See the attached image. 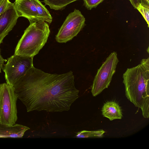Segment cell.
Wrapping results in <instances>:
<instances>
[{"label": "cell", "instance_id": "cell-1", "mask_svg": "<svg viewBox=\"0 0 149 149\" xmlns=\"http://www.w3.org/2000/svg\"><path fill=\"white\" fill-rule=\"evenodd\" d=\"M70 71L61 74L45 72L32 65L13 85L27 112H62L70 110L79 97Z\"/></svg>", "mask_w": 149, "mask_h": 149}, {"label": "cell", "instance_id": "cell-2", "mask_svg": "<svg viewBox=\"0 0 149 149\" xmlns=\"http://www.w3.org/2000/svg\"><path fill=\"white\" fill-rule=\"evenodd\" d=\"M125 95L140 108L143 117H149V58H143L137 65L127 68L123 75Z\"/></svg>", "mask_w": 149, "mask_h": 149}, {"label": "cell", "instance_id": "cell-3", "mask_svg": "<svg viewBox=\"0 0 149 149\" xmlns=\"http://www.w3.org/2000/svg\"><path fill=\"white\" fill-rule=\"evenodd\" d=\"M50 33L47 22L40 20L30 23L18 42L14 54L33 58L46 43Z\"/></svg>", "mask_w": 149, "mask_h": 149}, {"label": "cell", "instance_id": "cell-4", "mask_svg": "<svg viewBox=\"0 0 149 149\" xmlns=\"http://www.w3.org/2000/svg\"><path fill=\"white\" fill-rule=\"evenodd\" d=\"M18 99L13 86L7 83L0 84V123L8 125L16 124L17 119Z\"/></svg>", "mask_w": 149, "mask_h": 149}, {"label": "cell", "instance_id": "cell-5", "mask_svg": "<svg viewBox=\"0 0 149 149\" xmlns=\"http://www.w3.org/2000/svg\"><path fill=\"white\" fill-rule=\"evenodd\" d=\"M119 61L116 52H113L98 70L91 86L93 96H96L110 85Z\"/></svg>", "mask_w": 149, "mask_h": 149}, {"label": "cell", "instance_id": "cell-6", "mask_svg": "<svg viewBox=\"0 0 149 149\" xmlns=\"http://www.w3.org/2000/svg\"><path fill=\"white\" fill-rule=\"evenodd\" d=\"M33 57L14 54L3 68L6 83L12 86L33 65Z\"/></svg>", "mask_w": 149, "mask_h": 149}, {"label": "cell", "instance_id": "cell-7", "mask_svg": "<svg viewBox=\"0 0 149 149\" xmlns=\"http://www.w3.org/2000/svg\"><path fill=\"white\" fill-rule=\"evenodd\" d=\"M85 19L81 12L75 9L70 13L56 36L59 43H66L76 36L85 25Z\"/></svg>", "mask_w": 149, "mask_h": 149}, {"label": "cell", "instance_id": "cell-8", "mask_svg": "<svg viewBox=\"0 0 149 149\" xmlns=\"http://www.w3.org/2000/svg\"><path fill=\"white\" fill-rule=\"evenodd\" d=\"M19 17L14 4L0 14V45L16 25Z\"/></svg>", "mask_w": 149, "mask_h": 149}, {"label": "cell", "instance_id": "cell-9", "mask_svg": "<svg viewBox=\"0 0 149 149\" xmlns=\"http://www.w3.org/2000/svg\"><path fill=\"white\" fill-rule=\"evenodd\" d=\"M13 4L19 17L27 18L30 23L41 20L32 0H15Z\"/></svg>", "mask_w": 149, "mask_h": 149}, {"label": "cell", "instance_id": "cell-10", "mask_svg": "<svg viewBox=\"0 0 149 149\" xmlns=\"http://www.w3.org/2000/svg\"><path fill=\"white\" fill-rule=\"evenodd\" d=\"M29 129V127L19 124L8 125L0 123V138H21Z\"/></svg>", "mask_w": 149, "mask_h": 149}, {"label": "cell", "instance_id": "cell-11", "mask_svg": "<svg viewBox=\"0 0 149 149\" xmlns=\"http://www.w3.org/2000/svg\"><path fill=\"white\" fill-rule=\"evenodd\" d=\"M101 111L103 116L111 121L116 119H121L123 117L120 107L114 101H110L104 103Z\"/></svg>", "mask_w": 149, "mask_h": 149}, {"label": "cell", "instance_id": "cell-12", "mask_svg": "<svg viewBox=\"0 0 149 149\" xmlns=\"http://www.w3.org/2000/svg\"><path fill=\"white\" fill-rule=\"evenodd\" d=\"M32 1L36 7L40 19L49 23H51L52 20V17L45 6L39 0Z\"/></svg>", "mask_w": 149, "mask_h": 149}, {"label": "cell", "instance_id": "cell-13", "mask_svg": "<svg viewBox=\"0 0 149 149\" xmlns=\"http://www.w3.org/2000/svg\"><path fill=\"white\" fill-rule=\"evenodd\" d=\"M78 0H44V2L51 9L60 10L70 3Z\"/></svg>", "mask_w": 149, "mask_h": 149}, {"label": "cell", "instance_id": "cell-14", "mask_svg": "<svg viewBox=\"0 0 149 149\" xmlns=\"http://www.w3.org/2000/svg\"><path fill=\"white\" fill-rule=\"evenodd\" d=\"M105 132V131L103 130L95 131L83 130L77 132L75 137L77 138L102 137Z\"/></svg>", "mask_w": 149, "mask_h": 149}, {"label": "cell", "instance_id": "cell-15", "mask_svg": "<svg viewBox=\"0 0 149 149\" xmlns=\"http://www.w3.org/2000/svg\"><path fill=\"white\" fill-rule=\"evenodd\" d=\"M142 15L149 27V8L139 4L136 8Z\"/></svg>", "mask_w": 149, "mask_h": 149}, {"label": "cell", "instance_id": "cell-16", "mask_svg": "<svg viewBox=\"0 0 149 149\" xmlns=\"http://www.w3.org/2000/svg\"><path fill=\"white\" fill-rule=\"evenodd\" d=\"M104 0H83L84 5L88 10L95 8Z\"/></svg>", "mask_w": 149, "mask_h": 149}, {"label": "cell", "instance_id": "cell-17", "mask_svg": "<svg viewBox=\"0 0 149 149\" xmlns=\"http://www.w3.org/2000/svg\"><path fill=\"white\" fill-rule=\"evenodd\" d=\"M13 3L11 2L9 0H2L0 1V14L6 11L12 6Z\"/></svg>", "mask_w": 149, "mask_h": 149}, {"label": "cell", "instance_id": "cell-18", "mask_svg": "<svg viewBox=\"0 0 149 149\" xmlns=\"http://www.w3.org/2000/svg\"><path fill=\"white\" fill-rule=\"evenodd\" d=\"M134 8L136 9L140 3V0H129Z\"/></svg>", "mask_w": 149, "mask_h": 149}, {"label": "cell", "instance_id": "cell-19", "mask_svg": "<svg viewBox=\"0 0 149 149\" xmlns=\"http://www.w3.org/2000/svg\"><path fill=\"white\" fill-rule=\"evenodd\" d=\"M5 61H6V60L3 58L1 54L0 48V73L1 72L2 69H3L4 65V62Z\"/></svg>", "mask_w": 149, "mask_h": 149}, {"label": "cell", "instance_id": "cell-20", "mask_svg": "<svg viewBox=\"0 0 149 149\" xmlns=\"http://www.w3.org/2000/svg\"><path fill=\"white\" fill-rule=\"evenodd\" d=\"M140 1L142 5L149 8V0H140Z\"/></svg>", "mask_w": 149, "mask_h": 149}, {"label": "cell", "instance_id": "cell-21", "mask_svg": "<svg viewBox=\"0 0 149 149\" xmlns=\"http://www.w3.org/2000/svg\"><path fill=\"white\" fill-rule=\"evenodd\" d=\"M2 0H0V1H1Z\"/></svg>", "mask_w": 149, "mask_h": 149}]
</instances>
